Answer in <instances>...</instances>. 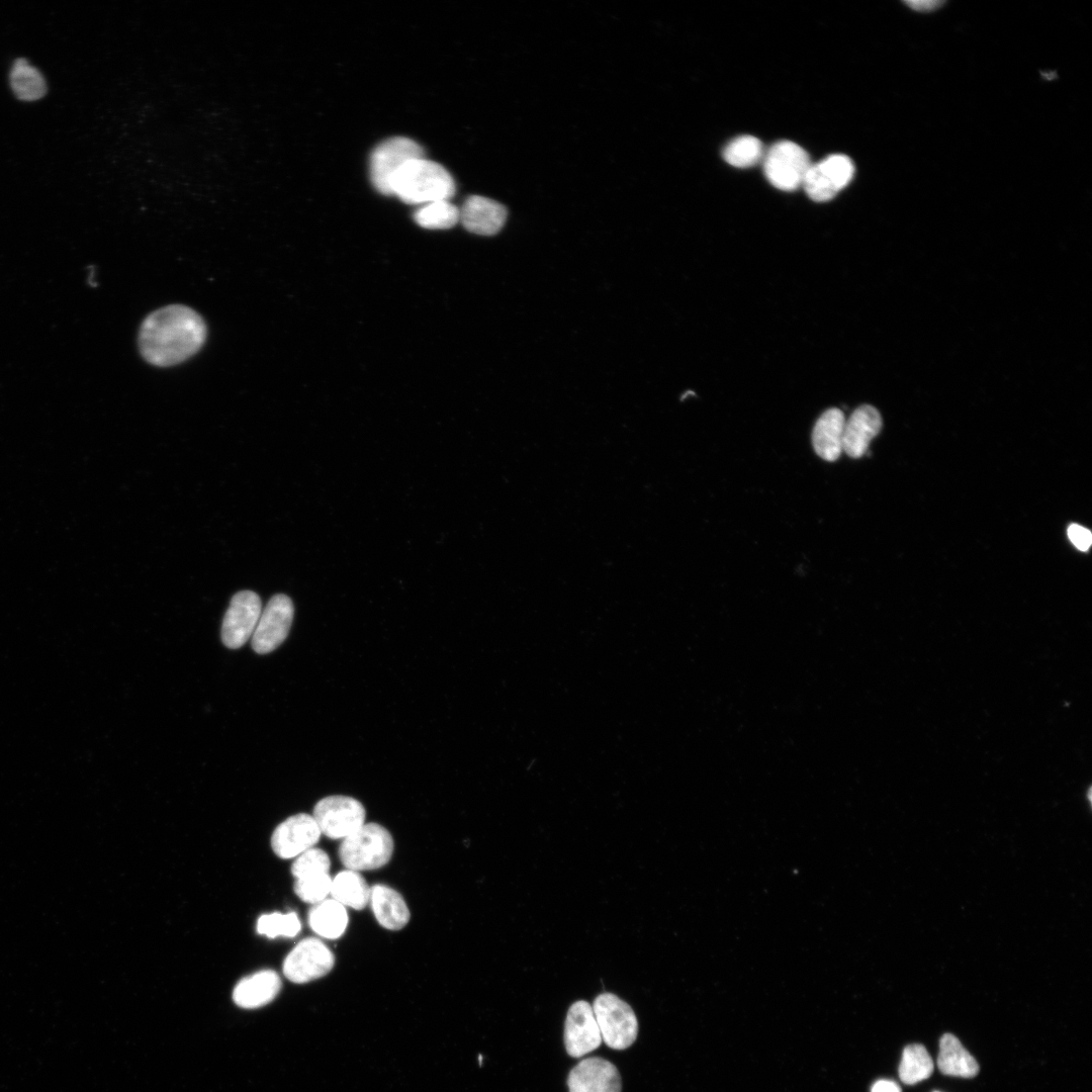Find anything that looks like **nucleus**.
<instances>
[{"mask_svg":"<svg viewBox=\"0 0 1092 1092\" xmlns=\"http://www.w3.org/2000/svg\"><path fill=\"white\" fill-rule=\"evenodd\" d=\"M569 1092H621L622 1080L616 1066L599 1057L578 1062L567 1077Z\"/></svg>","mask_w":1092,"mask_h":1092,"instance_id":"14","label":"nucleus"},{"mask_svg":"<svg viewBox=\"0 0 1092 1092\" xmlns=\"http://www.w3.org/2000/svg\"><path fill=\"white\" fill-rule=\"evenodd\" d=\"M333 899L356 910L364 909L370 900V888L363 876L356 871L345 870L332 880Z\"/></svg>","mask_w":1092,"mask_h":1092,"instance_id":"22","label":"nucleus"},{"mask_svg":"<svg viewBox=\"0 0 1092 1092\" xmlns=\"http://www.w3.org/2000/svg\"><path fill=\"white\" fill-rule=\"evenodd\" d=\"M369 902L377 922L385 929L399 930L408 923V907L394 889L383 884L374 885L370 888Z\"/></svg>","mask_w":1092,"mask_h":1092,"instance_id":"19","label":"nucleus"},{"mask_svg":"<svg viewBox=\"0 0 1092 1092\" xmlns=\"http://www.w3.org/2000/svg\"><path fill=\"white\" fill-rule=\"evenodd\" d=\"M330 867L328 853L321 848L311 847L296 856L291 866V874L295 880H301L329 874Z\"/></svg>","mask_w":1092,"mask_h":1092,"instance_id":"28","label":"nucleus"},{"mask_svg":"<svg viewBox=\"0 0 1092 1092\" xmlns=\"http://www.w3.org/2000/svg\"><path fill=\"white\" fill-rule=\"evenodd\" d=\"M424 157L423 148L404 136H394L380 143L370 158V179L375 189L391 195V183L397 172L410 161Z\"/></svg>","mask_w":1092,"mask_h":1092,"instance_id":"6","label":"nucleus"},{"mask_svg":"<svg viewBox=\"0 0 1092 1092\" xmlns=\"http://www.w3.org/2000/svg\"><path fill=\"white\" fill-rule=\"evenodd\" d=\"M871 1092H901L900 1086L891 1080H879L873 1087Z\"/></svg>","mask_w":1092,"mask_h":1092,"instance_id":"32","label":"nucleus"},{"mask_svg":"<svg viewBox=\"0 0 1092 1092\" xmlns=\"http://www.w3.org/2000/svg\"><path fill=\"white\" fill-rule=\"evenodd\" d=\"M415 221L429 230H445L460 220V210L449 200H439L422 205L414 213Z\"/></svg>","mask_w":1092,"mask_h":1092,"instance_id":"26","label":"nucleus"},{"mask_svg":"<svg viewBox=\"0 0 1092 1092\" xmlns=\"http://www.w3.org/2000/svg\"><path fill=\"white\" fill-rule=\"evenodd\" d=\"M321 834L312 815L298 813L288 817L275 828L271 836V847L280 858H293L313 847Z\"/></svg>","mask_w":1092,"mask_h":1092,"instance_id":"12","label":"nucleus"},{"mask_svg":"<svg viewBox=\"0 0 1092 1092\" xmlns=\"http://www.w3.org/2000/svg\"><path fill=\"white\" fill-rule=\"evenodd\" d=\"M262 603L252 590H241L231 600L221 626V640L232 649L242 647L252 637L260 615Z\"/></svg>","mask_w":1092,"mask_h":1092,"instance_id":"11","label":"nucleus"},{"mask_svg":"<svg viewBox=\"0 0 1092 1092\" xmlns=\"http://www.w3.org/2000/svg\"><path fill=\"white\" fill-rule=\"evenodd\" d=\"M335 965L333 951L321 939L306 937L286 956L283 974L296 984L307 983L329 974Z\"/></svg>","mask_w":1092,"mask_h":1092,"instance_id":"8","label":"nucleus"},{"mask_svg":"<svg viewBox=\"0 0 1092 1092\" xmlns=\"http://www.w3.org/2000/svg\"><path fill=\"white\" fill-rule=\"evenodd\" d=\"M312 817L322 834L332 839H344L365 823L366 811L353 797L333 795L315 804Z\"/></svg>","mask_w":1092,"mask_h":1092,"instance_id":"7","label":"nucleus"},{"mask_svg":"<svg viewBox=\"0 0 1092 1092\" xmlns=\"http://www.w3.org/2000/svg\"><path fill=\"white\" fill-rule=\"evenodd\" d=\"M300 929L301 923L295 912L263 914L257 921V932L269 938L294 937Z\"/></svg>","mask_w":1092,"mask_h":1092,"instance_id":"27","label":"nucleus"},{"mask_svg":"<svg viewBox=\"0 0 1092 1092\" xmlns=\"http://www.w3.org/2000/svg\"><path fill=\"white\" fill-rule=\"evenodd\" d=\"M905 4L911 9L919 12H929L939 8L943 1L937 0H910L905 1Z\"/></svg>","mask_w":1092,"mask_h":1092,"instance_id":"31","label":"nucleus"},{"mask_svg":"<svg viewBox=\"0 0 1092 1092\" xmlns=\"http://www.w3.org/2000/svg\"><path fill=\"white\" fill-rule=\"evenodd\" d=\"M459 210L460 220L464 228L481 236H492L498 233L508 215L503 204L480 195L469 196Z\"/></svg>","mask_w":1092,"mask_h":1092,"instance_id":"16","label":"nucleus"},{"mask_svg":"<svg viewBox=\"0 0 1092 1092\" xmlns=\"http://www.w3.org/2000/svg\"><path fill=\"white\" fill-rule=\"evenodd\" d=\"M348 921L346 907L333 898L314 904L308 912L309 927L318 936L329 939L342 936Z\"/></svg>","mask_w":1092,"mask_h":1092,"instance_id":"21","label":"nucleus"},{"mask_svg":"<svg viewBox=\"0 0 1092 1092\" xmlns=\"http://www.w3.org/2000/svg\"><path fill=\"white\" fill-rule=\"evenodd\" d=\"M882 428V418L877 408L870 404L858 406L845 420L843 430L842 448L851 458L863 456L870 442L879 434Z\"/></svg>","mask_w":1092,"mask_h":1092,"instance_id":"15","label":"nucleus"},{"mask_svg":"<svg viewBox=\"0 0 1092 1092\" xmlns=\"http://www.w3.org/2000/svg\"><path fill=\"white\" fill-rule=\"evenodd\" d=\"M332 880L329 874L295 880L293 890L300 900L314 905L330 894Z\"/></svg>","mask_w":1092,"mask_h":1092,"instance_id":"29","label":"nucleus"},{"mask_svg":"<svg viewBox=\"0 0 1092 1092\" xmlns=\"http://www.w3.org/2000/svg\"><path fill=\"white\" fill-rule=\"evenodd\" d=\"M854 165L845 155H830L811 164L802 187L814 201L825 202L834 198L851 181Z\"/></svg>","mask_w":1092,"mask_h":1092,"instance_id":"9","label":"nucleus"},{"mask_svg":"<svg viewBox=\"0 0 1092 1092\" xmlns=\"http://www.w3.org/2000/svg\"><path fill=\"white\" fill-rule=\"evenodd\" d=\"M845 418L836 407L825 411L816 421L812 432V444L819 457L826 461L839 458L842 448Z\"/></svg>","mask_w":1092,"mask_h":1092,"instance_id":"18","label":"nucleus"},{"mask_svg":"<svg viewBox=\"0 0 1092 1092\" xmlns=\"http://www.w3.org/2000/svg\"><path fill=\"white\" fill-rule=\"evenodd\" d=\"M1068 537L1072 544L1080 551H1087L1092 543L1091 532L1078 524H1071L1068 528Z\"/></svg>","mask_w":1092,"mask_h":1092,"instance_id":"30","label":"nucleus"},{"mask_svg":"<svg viewBox=\"0 0 1092 1092\" xmlns=\"http://www.w3.org/2000/svg\"><path fill=\"white\" fill-rule=\"evenodd\" d=\"M765 150L762 143L752 135H740L730 141L722 156L731 166L749 168L762 162Z\"/></svg>","mask_w":1092,"mask_h":1092,"instance_id":"25","label":"nucleus"},{"mask_svg":"<svg viewBox=\"0 0 1092 1092\" xmlns=\"http://www.w3.org/2000/svg\"><path fill=\"white\" fill-rule=\"evenodd\" d=\"M393 849L390 832L382 825L370 822L345 837L338 854L348 870L360 872L382 868L390 860Z\"/></svg>","mask_w":1092,"mask_h":1092,"instance_id":"3","label":"nucleus"},{"mask_svg":"<svg viewBox=\"0 0 1092 1092\" xmlns=\"http://www.w3.org/2000/svg\"><path fill=\"white\" fill-rule=\"evenodd\" d=\"M933 1062L926 1049L918 1043L907 1045L902 1055L899 1076L905 1084H915L931 1076Z\"/></svg>","mask_w":1092,"mask_h":1092,"instance_id":"24","label":"nucleus"},{"mask_svg":"<svg viewBox=\"0 0 1092 1092\" xmlns=\"http://www.w3.org/2000/svg\"><path fill=\"white\" fill-rule=\"evenodd\" d=\"M937 1066L942 1074L948 1076L971 1078L979 1072L975 1058L950 1033L940 1038Z\"/></svg>","mask_w":1092,"mask_h":1092,"instance_id":"20","label":"nucleus"},{"mask_svg":"<svg viewBox=\"0 0 1092 1092\" xmlns=\"http://www.w3.org/2000/svg\"><path fill=\"white\" fill-rule=\"evenodd\" d=\"M602 1036L592 1005L578 1000L567 1011L564 1024V1045L572 1058H580L601 1045Z\"/></svg>","mask_w":1092,"mask_h":1092,"instance_id":"13","label":"nucleus"},{"mask_svg":"<svg viewBox=\"0 0 1092 1092\" xmlns=\"http://www.w3.org/2000/svg\"><path fill=\"white\" fill-rule=\"evenodd\" d=\"M294 614L289 597L273 596L262 611L252 635V647L259 654L275 650L287 637Z\"/></svg>","mask_w":1092,"mask_h":1092,"instance_id":"10","label":"nucleus"},{"mask_svg":"<svg viewBox=\"0 0 1092 1092\" xmlns=\"http://www.w3.org/2000/svg\"><path fill=\"white\" fill-rule=\"evenodd\" d=\"M281 989L279 975L263 970L243 978L233 992L235 1003L245 1009L262 1007L271 1002Z\"/></svg>","mask_w":1092,"mask_h":1092,"instance_id":"17","label":"nucleus"},{"mask_svg":"<svg viewBox=\"0 0 1092 1092\" xmlns=\"http://www.w3.org/2000/svg\"><path fill=\"white\" fill-rule=\"evenodd\" d=\"M602 1040L611 1049L625 1050L637 1038L638 1022L631 1006L609 992L596 997L592 1005Z\"/></svg>","mask_w":1092,"mask_h":1092,"instance_id":"4","label":"nucleus"},{"mask_svg":"<svg viewBox=\"0 0 1092 1092\" xmlns=\"http://www.w3.org/2000/svg\"><path fill=\"white\" fill-rule=\"evenodd\" d=\"M9 83L14 95L26 102L38 100L48 92L42 74L23 58L14 61L9 73Z\"/></svg>","mask_w":1092,"mask_h":1092,"instance_id":"23","label":"nucleus"},{"mask_svg":"<svg viewBox=\"0 0 1092 1092\" xmlns=\"http://www.w3.org/2000/svg\"><path fill=\"white\" fill-rule=\"evenodd\" d=\"M807 152L791 141H781L765 151L762 166L768 182L784 191L802 187L811 166Z\"/></svg>","mask_w":1092,"mask_h":1092,"instance_id":"5","label":"nucleus"},{"mask_svg":"<svg viewBox=\"0 0 1092 1092\" xmlns=\"http://www.w3.org/2000/svg\"><path fill=\"white\" fill-rule=\"evenodd\" d=\"M207 328L194 309L171 304L150 313L139 333V347L152 365L168 367L180 364L203 346Z\"/></svg>","mask_w":1092,"mask_h":1092,"instance_id":"1","label":"nucleus"},{"mask_svg":"<svg viewBox=\"0 0 1092 1092\" xmlns=\"http://www.w3.org/2000/svg\"><path fill=\"white\" fill-rule=\"evenodd\" d=\"M455 193L451 174L440 164L425 157L407 162L394 176L391 195L408 204H427L449 200Z\"/></svg>","mask_w":1092,"mask_h":1092,"instance_id":"2","label":"nucleus"}]
</instances>
